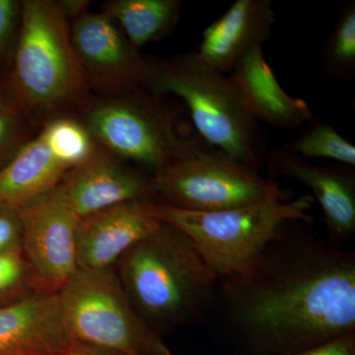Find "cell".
I'll return each instance as SVG.
<instances>
[{"label": "cell", "mask_w": 355, "mask_h": 355, "mask_svg": "<svg viewBox=\"0 0 355 355\" xmlns=\"http://www.w3.org/2000/svg\"><path fill=\"white\" fill-rule=\"evenodd\" d=\"M291 222L252 265L218 279L216 305L239 355H289L355 333V253Z\"/></svg>", "instance_id": "obj_1"}, {"label": "cell", "mask_w": 355, "mask_h": 355, "mask_svg": "<svg viewBox=\"0 0 355 355\" xmlns=\"http://www.w3.org/2000/svg\"><path fill=\"white\" fill-rule=\"evenodd\" d=\"M116 266L133 307L159 336L202 321L216 306L218 277L190 238L165 222L128 250Z\"/></svg>", "instance_id": "obj_2"}, {"label": "cell", "mask_w": 355, "mask_h": 355, "mask_svg": "<svg viewBox=\"0 0 355 355\" xmlns=\"http://www.w3.org/2000/svg\"><path fill=\"white\" fill-rule=\"evenodd\" d=\"M142 87L183 101L207 146L220 149L258 172L263 159V139L231 74L205 62L197 51L172 58H146Z\"/></svg>", "instance_id": "obj_3"}, {"label": "cell", "mask_w": 355, "mask_h": 355, "mask_svg": "<svg viewBox=\"0 0 355 355\" xmlns=\"http://www.w3.org/2000/svg\"><path fill=\"white\" fill-rule=\"evenodd\" d=\"M314 200L302 196L217 211H191L156 200H149L148 207L159 220L188 236L210 270L221 279L247 270L286 224L310 223Z\"/></svg>", "instance_id": "obj_4"}, {"label": "cell", "mask_w": 355, "mask_h": 355, "mask_svg": "<svg viewBox=\"0 0 355 355\" xmlns=\"http://www.w3.org/2000/svg\"><path fill=\"white\" fill-rule=\"evenodd\" d=\"M8 84L26 113L64 108L86 94L87 79L57 1H23Z\"/></svg>", "instance_id": "obj_5"}, {"label": "cell", "mask_w": 355, "mask_h": 355, "mask_svg": "<svg viewBox=\"0 0 355 355\" xmlns=\"http://www.w3.org/2000/svg\"><path fill=\"white\" fill-rule=\"evenodd\" d=\"M156 202L191 211H217L272 200L288 191L200 137L153 176Z\"/></svg>", "instance_id": "obj_6"}, {"label": "cell", "mask_w": 355, "mask_h": 355, "mask_svg": "<svg viewBox=\"0 0 355 355\" xmlns=\"http://www.w3.org/2000/svg\"><path fill=\"white\" fill-rule=\"evenodd\" d=\"M58 296L76 342L120 355H172L133 307L113 268H77Z\"/></svg>", "instance_id": "obj_7"}, {"label": "cell", "mask_w": 355, "mask_h": 355, "mask_svg": "<svg viewBox=\"0 0 355 355\" xmlns=\"http://www.w3.org/2000/svg\"><path fill=\"white\" fill-rule=\"evenodd\" d=\"M144 87L96 103L84 125L95 141L121 160L132 161L156 173L183 153L195 139L178 130L177 116Z\"/></svg>", "instance_id": "obj_8"}, {"label": "cell", "mask_w": 355, "mask_h": 355, "mask_svg": "<svg viewBox=\"0 0 355 355\" xmlns=\"http://www.w3.org/2000/svg\"><path fill=\"white\" fill-rule=\"evenodd\" d=\"M96 148L95 140L80 121L71 118L49 121L0 170V205L19 207L55 188Z\"/></svg>", "instance_id": "obj_9"}, {"label": "cell", "mask_w": 355, "mask_h": 355, "mask_svg": "<svg viewBox=\"0 0 355 355\" xmlns=\"http://www.w3.org/2000/svg\"><path fill=\"white\" fill-rule=\"evenodd\" d=\"M22 251L31 266L37 293L58 294L77 270L80 217L58 187L18 207Z\"/></svg>", "instance_id": "obj_10"}, {"label": "cell", "mask_w": 355, "mask_h": 355, "mask_svg": "<svg viewBox=\"0 0 355 355\" xmlns=\"http://www.w3.org/2000/svg\"><path fill=\"white\" fill-rule=\"evenodd\" d=\"M70 37L88 85L116 95L141 87L146 58L108 14H83L74 19Z\"/></svg>", "instance_id": "obj_11"}, {"label": "cell", "mask_w": 355, "mask_h": 355, "mask_svg": "<svg viewBox=\"0 0 355 355\" xmlns=\"http://www.w3.org/2000/svg\"><path fill=\"white\" fill-rule=\"evenodd\" d=\"M121 161L96 148L62 178L58 187L80 219L120 203L156 198L153 177Z\"/></svg>", "instance_id": "obj_12"}, {"label": "cell", "mask_w": 355, "mask_h": 355, "mask_svg": "<svg viewBox=\"0 0 355 355\" xmlns=\"http://www.w3.org/2000/svg\"><path fill=\"white\" fill-rule=\"evenodd\" d=\"M266 165L275 176L291 178L307 187L323 209L333 243L355 234V174L349 166H316L284 146L266 154Z\"/></svg>", "instance_id": "obj_13"}, {"label": "cell", "mask_w": 355, "mask_h": 355, "mask_svg": "<svg viewBox=\"0 0 355 355\" xmlns=\"http://www.w3.org/2000/svg\"><path fill=\"white\" fill-rule=\"evenodd\" d=\"M149 200L114 205L79 221L77 268H113L133 245L153 234L161 225L148 207Z\"/></svg>", "instance_id": "obj_14"}, {"label": "cell", "mask_w": 355, "mask_h": 355, "mask_svg": "<svg viewBox=\"0 0 355 355\" xmlns=\"http://www.w3.org/2000/svg\"><path fill=\"white\" fill-rule=\"evenodd\" d=\"M77 343L58 294L32 293L0 305V355H51Z\"/></svg>", "instance_id": "obj_15"}, {"label": "cell", "mask_w": 355, "mask_h": 355, "mask_svg": "<svg viewBox=\"0 0 355 355\" xmlns=\"http://www.w3.org/2000/svg\"><path fill=\"white\" fill-rule=\"evenodd\" d=\"M275 22L270 0H236L202 32L196 51L205 64L227 73L252 48L268 41Z\"/></svg>", "instance_id": "obj_16"}, {"label": "cell", "mask_w": 355, "mask_h": 355, "mask_svg": "<svg viewBox=\"0 0 355 355\" xmlns=\"http://www.w3.org/2000/svg\"><path fill=\"white\" fill-rule=\"evenodd\" d=\"M231 76L257 121L277 128L294 130L312 120L307 103L291 97L280 85L266 60L263 46H254L243 55Z\"/></svg>", "instance_id": "obj_17"}, {"label": "cell", "mask_w": 355, "mask_h": 355, "mask_svg": "<svg viewBox=\"0 0 355 355\" xmlns=\"http://www.w3.org/2000/svg\"><path fill=\"white\" fill-rule=\"evenodd\" d=\"M182 0H114L103 4L133 48L169 36L179 23Z\"/></svg>", "instance_id": "obj_18"}, {"label": "cell", "mask_w": 355, "mask_h": 355, "mask_svg": "<svg viewBox=\"0 0 355 355\" xmlns=\"http://www.w3.org/2000/svg\"><path fill=\"white\" fill-rule=\"evenodd\" d=\"M284 146L305 160L310 158L330 159L338 164L355 167L354 144L324 121L311 120L297 139L287 142Z\"/></svg>", "instance_id": "obj_19"}, {"label": "cell", "mask_w": 355, "mask_h": 355, "mask_svg": "<svg viewBox=\"0 0 355 355\" xmlns=\"http://www.w3.org/2000/svg\"><path fill=\"white\" fill-rule=\"evenodd\" d=\"M324 69L338 80L355 74V2L345 6L322 51Z\"/></svg>", "instance_id": "obj_20"}, {"label": "cell", "mask_w": 355, "mask_h": 355, "mask_svg": "<svg viewBox=\"0 0 355 355\" xmlns=\"http://www.w3.org/2000/svg\"><path fill=\"white\" fill-rule=\"evenodd\" d=\"M37 293L31 266L22 249L0 253V305Z\"/></svg>", "instance_id": "obj_21"}, {"label": "cell", "mask_w": 355, "mask_h": 355, "mask_svg": "<svg viewBox=\"0 0 355 355\" xmlns=\"http://www.w3.org/2000/svg\"><path fill=\"white\" fill-rule=\"evenodd\" d=\"M27 113L0 114V170L28 141Z\"/></svg>", "instance_id": "obj_22"}, {"label": "cell", "mask_w": 355, "mask_h": 355, "mask_svg": "<svg viewBox=\"0 0 355 355\" xmlns=\"http://www.w3.org/2000/svg\"><path fill=\"white\" fill-rule=\"evenodd\" d=\"M23 1L0 0V62L12 58L19 33Z\"/></svg>", "instance_id": "obj_23"}, {"label": "cell", "mask_w": 355, "mask_h": 355, "mask_svg": "<svg viewBox=\"0 0 355 355\" xmlns=\"http://www.w3.org/2000/svg\"><path fill=\"white\" fill-rule=\"evenodd\" d=\"M22 236L18 207L0 205V253L22 249Z\"/></svg>", "instance_id": "obj_24"}, {"label": "cell", "mask_w": 355, "mask_h": 355, "mask_svg": "<svg viewBox=\"0 0 355 355\" xmlns=\"http://www.w3.org/2000/svg\"><path fill=\"white\" fill-rule=\"evenodd\" d=\"M289 355H355V333L340 336L324 345Z\"/></svg>", "instance_id": "obj_25"}, {"label": "cell", "mask_w": 355, "mask_h": 355, "mask_svg": "<svg viewBox=\"0 0 355 355\" xmlns=\"http://www.w3.org/2000/svg\"><path fill=\"white\" fill-rule=\"evenodd\" d=\"M26 113L20 103L16 99L8 83H0V114Z\"/></svg>", "instance_id": "obj_26"}, {"label": "cell", "mask_w": 355, "mask_h": 355, "mask_svg": "<svg viewBox=\"0 0 355 355\" xmlns=\"http://www.w3.org/2000/svg\"><path fill=\"white\" fill-rule=\"evenodd\" d=\"M57 3L65 17L69 20L76 19L79 16L87 12V7L90 2L84 0H62L57 1Z\"/></svg>", "instance_id": "obj_27"}, {"label": "cell", "mask_w": 355, "mask_h": 355, "mask_svg": "<svg viewBox=\"0 0 355 355\" xmlns=\"http://www.w3.org/2000/svg\"><path fill=\"white\" fill-rule=\"evenodd\" d=\"M51 355H120L114 354V352H108L99 349V347H92V345H85V343H77L76 345H72L69 349L62 350L57 354Z\"/></svg>", "instance_id": "obj_28"}]
</instances>
